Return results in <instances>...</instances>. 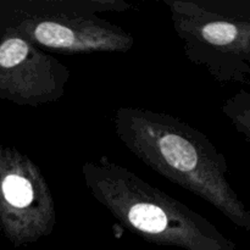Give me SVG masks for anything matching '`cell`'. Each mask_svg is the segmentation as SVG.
Instances as JSON below:
<instances>
[{
  "label": "cell",
  "mask_w": 250,
  "mask_h": 250,
  "mask_svg": "<svg viewBox=\"0 0 250 250\" xmlns=\"http://www.w3.org/2000/svg\"><path fill=\"white\" fill-rule=\"evenodd\" d=\"M112 126L120 142L151 170L250 231V212L227 180L226 158L203 132L166 112L136 106L119 107Z\"/></svg>",
  "instance_id": "cell-1"
},
{
  "label": "cell",
  "mask_w": 250,
  "mask_h": 250,
  "mask_svg": "<svg viewBox=\"0 0 250 250\" xmlns=\"http://www.w3.org/2000/svg\"><path fill=\"white\" fill-rule=\"evenodd\" d=\"M92 197L122 227L156 246L183 250H239L214 224L106 156L82 165Z\"/></svg>",
  "instance_id": "cell-2"
},
{
  "label": "cell",
  "mask_w": 250,
  "mask_h": 250,
  "mask_svg": "<svg viewBox=\"0 0 250 250\" xmlns=\"http://www.w3.org/2000/svg\"><path fill=\"white\" fill-rule=\"evenodd\" d=\"M19 37L60 54L126 53L134 38L90 0H0V39Z\"/></svg>",
  "instance_id": "cell-3"
},
{
  "label": "cell",
  "mask_w": 250,
  "mask_h": 250,
  "mask_svg": "<svg viewBox=\"0 0 250 250\" xmlns=\"http://www.w3.org/2000/svg\"><path fill=\"white\" fill-rule=\"evenodd\" d=\"M188 60L222 83H250V0H165Z\"/></svg>",
  "instance_id": "cell-4"
},
{
  "label": "cell",
  "mask_w": 250,
  "mask_h": 250,
  "mask_svg": "<svg viewBox=\"0 0 250 250\" xmlns=\"http://www.w3.org/2000/svg\"><path fill=\"white\" fill-rule=\"evenodd\" d=\"M56 205L38 166L9 146H0V232L14 247L50 236Z\"/></svg>",
  "instance_id": "cell-5"
},
{
  "label": "cell",
  "mask_w": 250,
  "mask_h": 250,
  "mask_svg": "<svg viewBox=\"0 0 250 250\" xmlns=\"http://www.w3.org/2000/svg\"><path fill=\"white\" fill-rule=\"evenodd\" d=\"M70 70L48 51L19 37L0 39V99L38 107L65 95Z\"/></svg>",
  "instance_id": "cell-6"
},
{
  "label": "cell",
  "mask_w": 250,
  "mask_h": 250,
  "mask_svg": "<svg viewBox=\"0 0 250 250\" xmlns=\"http://www.w3.org/2000/svg\"><path fill=\"white\" fill-rule=\"evenodd\" d=\"M224 115H226L234 126V128L242 133L247 142L250 141V94L248 90L242 89L233 97L226 100L221 107Z\"/></svg>",
  "instance_id": "cell-7"
}]
</instances>
